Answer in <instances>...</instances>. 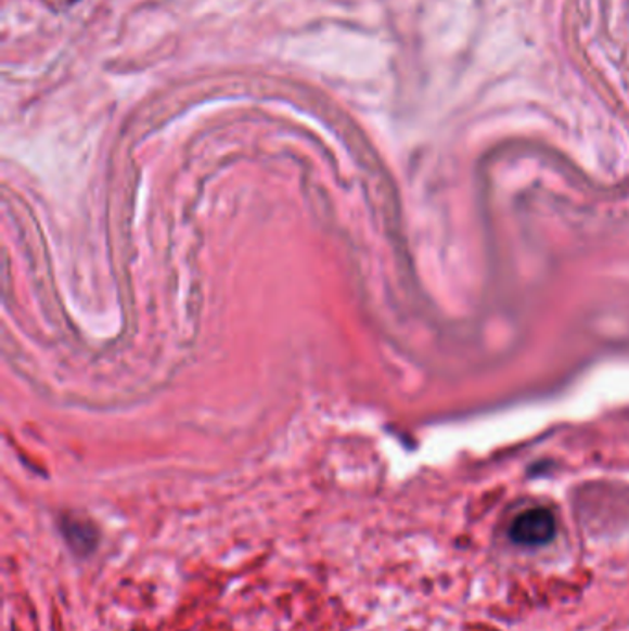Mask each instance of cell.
<instances>
[{"mask_svg": "<svg viewBox=\"0 0 629 631\" xmlns=\"http://www.w3.org/2000/svg\"><path fill=\"white\" fill-rule=\"evenodd\" d=\"M554 515L547 507H531L525 514L518 515L510 528V538L517 545L539 546L549 543L554 538Z\"/></svg>", "mask_w": 629, "mask_h": 631, "instance_id": "cell-1", "label": "cell"}, {"mask_svg": "<svg viewBox=\"0 0 629 631\" xmlns=\"http://www.w3.org/2000/svg\"><path fill=\"white\" fill-rule=\"evenodd\" d=\"M62 533L68 549L78 557L91 556L100 543L99 528L78 515H63Z\"/></svg>", "mask_w": 629, "mask_h": 631, "instance_id": "cell-2", "label": "cell"}]
</instances>
